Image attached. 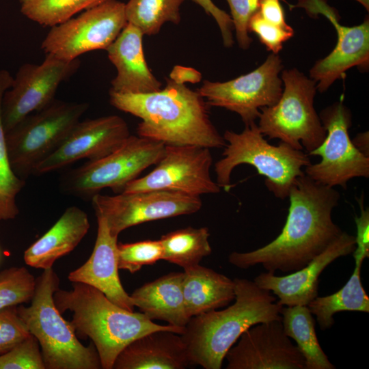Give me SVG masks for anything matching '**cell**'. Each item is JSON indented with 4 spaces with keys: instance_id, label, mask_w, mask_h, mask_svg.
<instances>
[{
    "instance_id": "obj_1",
    "label": "cell",
    "mask_w": 369,
    "mask_h": 369,
    "mask_svg": "<svg viewBox=\"0 0 369 369\" xmlns=\"http://www.w3.org/2000/svg\"><path fill=\"white\" fill-rule=\"evenodd\" d=\"M340 193L305 174L290 188L286 221L281 233L257 249L233 251L229 262L242 269L260 264L268 272L288 273L306 266L343 232L332 219Z\"/></svg>"
},
{
    "instance_id": "obj_2",
    "label": "cell",
    "mask_w": 369,
    "mask_h": 369,
    "mask_svg": "<svg viewBox=\"0 0 369 369\" xmlns=\"http://www.w3.org/2000/svg\"><path fill=\"white\" fill-rule=\"evenodd\" d=\"M163 89L142 93L109 91L116 109L138 117V136L165 146H197L221 148L226 143L212 123L208 105L198 91L166 80Z\"/></svg>"
},
{
    "instance_id": "obj_3",
    "label": "cell",
    "mask_w": 369,
    "mask_h": 369,
    "mask_svg": "<svg viewBox=\"0 0 369 369\" xmlns=\"http://www.w3.org/2000/svg\"><path fill=\"white\" fill-rule=\"evenodd\" d=\"M234 303L190 318L181 335L192 365L220 369L228 351L253 325L282 320V305L254 281L234 278Z\"/></svg>"
},
{
    "instance_id": "obj_4",
    "label": "cell",
    "mask_w": 369,
    "mask_h": 369,
    "mask_svg": "<svg viewBox=\"0 0 369 369\" xmlns=\"http://www.w3.org/2000/svg\"><path fill=\"white\" fill-rule=\"evenodd\" d=\"M53 299L61 314L66 311L72 314L70 322L76 334L91 339L103 369H113L121 351L145 334L159 330L182 334L184 329L156 324L142 312L124 309L101 291L81 282H72L70 290L59 288Z\"/></svg>"
},
{
    "instance_id": "obj_5",
    "label": "cell",
    "mask_w": 369,
    "mask_h": 369,
    "mask_svg": "<svg viewBox=\"0 0 369 369\" xmlns=\"http://www.w3.org/2000/svg\"><path fill=\"white\" fill-rule=\"evenodd\" d=\"M59 288L57 273L53 268L44 269L36 278L30 305H17L18 316L38 341L45 369L102 368L94 344L81 343L70 322L56 308L53 295Z\"/></svg>"
},
{
    "instance_id": "obj_6",
    "label": "cell",
    "mask_w": 369,
    "mask_h": 369,
    "mask_svg": "<svg viewBox=\"0 0 369 369\" xmlns=\"http://www.w3.org/2000/svg\"><path fill=\"white\" fill-rule=\"evenodd\" d=\"M223 137L226 144L223 157L215 164V172L216 182L227 191L234 169L248 164L264 176L267 189L284 200L295 180L305 174L302 169L311 164L308 154L301 150L281 141L277 146L270 144L255 122L245 125L240 133L227 130Z\"/></svg>"
},
{
    "instance_id": "obj_7",
    "label": "cell",
    "mask_w": 369,
    "mask_h": 369,
    "mask_svg": "<svg viewBox=\"0 0 369 369\" xmlns=\"http://www.w3.org/2000/svg\"><path fill=\"white\" fill-rule=\"evenodd\" d=\"M284 89L273 105L260 109L258 126L269 139H278L309 154L318 148L326 130L314 107L316 83L297 68L282 73Z\"/></svg>"
},
{
    "instance_id": "obj_8",
    "label": "cell",
    "mask_w": 369,
    "mask_h": 369,
    "mask_svg": "<svg viewBox=\"0 0 369 369\" xmlns=\"http://www.w3.org/2000/svg\"><path fill=\"white\" fill-rule=\"evenodd\" d=\"M88 108L85 102L54 100L5 133L7 152L14 173L25 180L55 152Z\"/></svg>"
},
{
    "instance_id": "obj_9",
    "label": "cell",
    "mask_w": 369,
    "mask_h": 369,
    "mask_svg": "<svg viewBox=\"0 0 369 369\" xmlns=\"http://www.w3.org/2000/svg\"><path fill=\"white\" fill-rule=\"evenodd\" d=\"M165 145L131 135L109 154L70 170L61 179L63 191L79 197L93 196L110 188L120 193L127 184L163 157Z\"/></svg>"
},
{
    "instance_id": "obj_10",
    "label": "cell",
    "mask_w": 369,
    "mask_h": 369,
    "mask_svg": "<svg viewBox=\"0 0 369 369\" xmlns=\"http://www.w3.org/2000/svg\"><path fill=\"white\" fill-rule=\"evenodd\" d=\"M343 101L342 96L321 111L319 117L326 136L318 148L308 154L320 156L321 160L305 167L304 173L320 184L346 189L350 180L369 177V157L359 152L350 139L351 113Z\"/></svg>"
},
{
    "instance_id": "obj_11",
    "label": "cell",
    "mask_w": 369,
    "mask_h": 369,
    "mask_svg": "<svg viewBox=\"0 0 369 369\" xmlns=\"http://www.w3.org/2000/svg\"><path fill=\"white\" fill-rule=\"evenodd\" d=\"M126 24L125 3L106 0L51 27L41 49L46 54L73 61L92 51L107 50Z\"/></svg>"
},
{
    "instance_id": "obj_12",
    "label": "cell",
    "mask_w": 369,
    "mask_h": 369,
    "mask_svg": "<svg viewBox=\"0 0 369 369\" xmlns=\"http://www.w3.org/2000/svg\"><path fill=\"white\" fill-rule=\"evenodd\" d=\"M96 216L103 217L111 234L145 222L189 215L202 206L200 196L176 191L154 190L122 192L116 195L96 193L92 197Z\"/></svg>"
},
{
    "instance_id": "obj_13",
    "label": "cell",
    "mask_w": 369,
    "mask_h": 369,
    "mask_svg": "<svg viewBox=\"0 0 369 369\" xmlns=\"http://www.w3.org/2000/svg\"><path fill=\"white\" fill-rule=\"evenodd\" d=\"M282 68L278 54L271 53L253 71L225 82L206 80L197 91L208 106L234 112L247 125L258 119L261 108L273 105L280 98Z\"/></svg>"
},
{
    "instance_id": "obj_14",
    "label": "cell",
    "mask_w": 369,
    "mask_h": 369,
    "mask_svg": "<svg viewBox=\"0 0 369 369\" xmlns=\"http://www.w3.org/2000/svg\"><path fill=\"white\" fill-rule=\"evenodd\" d=\"M79 66V59L68 62L51 54H46L40 64H23L2 98L5 133L29 115L51 103L59 85L73 75Z\"/></svg>"
},
{
    "instance_id": "obj_15",
    "label": "cell",
    "mask_w": 369,
    "mask_h": 369,
    "mask_svg": "<svg viewBox=\"0 0 369 369\" xmlns=\"http://www.w3.org/2000/svg\"><path fill=\"white\" fill-rule=\"evenodd\" d=\"M210 148L197 146H165L156 167L126 184L122 192L162 190L200 196L220 192L211 176Z\"/></svg>"
},
{
    "instance_id": "obj_16",
    "label": "cell",
    "mask_w": 369,
    "mask_h": 369,
    "mask_svg": "<svg viewBox=\"0 0 369 369\" xmlns=\"http://www.w3.org/2000/svg\"><path fill=\"white\" fill-rule=\"evenodd\" d=\"M291 8H301L311 17L321 14L335 27L337 42L332 51L317 61L310 70V78L316 83V90L320 93L327 91L338 79L344 78L346 72L357 66L366 70L369 65V19L353 27L340 23L337 11L327 0H298Z\"/></svg>"
},
{
    "instance_id": "obj_17",
    "label": "cell",
    "mask_w": 369,
    "mask_h": 369,
    "mask_svg": "<svg viewBox=\"0 0 369 369\" xmlns=\"http://www.w3.org/2000/svg\"><path fill=\"white\" fill-rule=\"evenodd\" d=\"M226 353L227 369H305L299 348L285 333L282 320L253 325Z\"/></svg>"
},
{
    "instance_id": "obj_18",
    "label": "cell",
    "mask_w": 369,
    "mask_h": 369,
    "mask_svg": "<svg viewBox=\"0 0 369 369\" xmlns=\"http://www.w3.org/2000/svg\"><path fill=\"white\" fill-rule=\"evenodd\" d=\"M130 135L126 122L118 115L79 121L57 149L37 166L33 175L55 171L81 159H100L120 147Z\"/></svg>"
},
{
    "instance_id": "obj_19",
    "label": "cell",
    "mask_w": 369,
    "mask_h": 369,
    "mask_svg": "<svg viewBox=\"0 0 369 369\" xmlns=\"http://www.w3.org/2000/svg\"><path fill=\"white\" fill-rule=\"evenodd\" d=\"M355 247V236L342 232L325 250L301 269L284 276L268 271L261 273L254 282L276 296L277 303L282 306L308 305L318 296L321 273L338 258L352 254Z\"/></svg>"
},
{
    "instance_id": "obj_20",
    "label": "cell",
    "mask_w": 369,
    "mask_h": 369,
    "mask_svg": "<svg viewBox=\"0 0 369 369\" xmlns=\"http://www.w3.org/2000/svg\"><path fill=\"white\" fill-rule=\"evenodd\" d=\"M97 236L92 253L80 267L69 273L72 282L88 284L101 291L111 301L128 311L134 305L123 288L118 273V237L111 234L105 219L97 216Z\"/></svg>"
},
{
    "instance_id": "obj_21",
    "label": "cell",
    "mask_w": 369,
    "mask_h": 369,
    "mask_svg": "<svg viewBox=\"0 0 369 369\" xmlns=\"http://www.w3.org/2000/svg\"><path fill=\"white\" fill-rule=\"evenodd\" d=\"M143 33L127 23L107 49L108 57L117 70L110 91L142 94L158 91L161 83L150 71L143 49Z\"/></svg>"
},
{
    "instance_id": "obj_22",
    "label": "cell",
    "mask_w": 369,
    "mask_h": 369,
    "mask_svg": "<svg viewBox=\"0 0 369 369\" xmlns=\"http://www.w3.org/2000/svg\"><path fill=\"white\" fill-rule=\"evenodd\" d=\"M191 365L181 335L159 330L125 346L117 356L113 369H184Z\"/></svg>"
},
{
    "instance_id": "obj_23",
    "label": "cell",
    "mask_w": 369,
    "mask_h": 369,
    "mask_svg": "<svg viewBox=\"0 0 369 369\" xmlns=\"http://www.w3.org/2000/svg\"><path fill=\"white\" fill-rule=\"evenodd\" d=\"M90 227L85 211L75 206L67 208L55 223L25 251L24 261L36 269L52 268L57 260L74 250Z\"/></svg>"
},
{
    "instance_id": "obj_24",
    "label": "cell",
    "mask_w": 369,
    "mask_h": 369,
    "mask_svg": "<svg viewBox=\"0 0 369 369\" xmlns=\"http://www.w3.org/2000/svg\"><path fill=\"white\" fill-rule=\"evenodd\" d=\"M183 272H172L146 283L130 295L134 306L149 319L184 328L190 317L182 292Z\"/></svg>"
},
{
    "instance_id": "obj_25",
    "label": "cell",
    "mask_w": 369,
    "mask_h": 369,
    "mask_svg": "<svg viewBox=\"0 0 369 369\" xmlns=\"http://www.w3.org/2000/svg\"><path fill=\"white\" fill-rule=\"evenodd\" d=\"M182 286L190 318L226 307L235 299L233 279L200 264L184 269Z\"/></svg>"
},
{
    "instance_id": "obj_26",
    "label": "cell",
    "mask_w": 369,
    "mask_h": 369,
    "mask_svg": "<svg viewBox=\"0 0 369 369\" xmlns=\"http://www.w3.org/2000/svg\"><path fill=\"white\" fill-rule=\"evenodd\" d=\"M282 323L285 333L293 339L305 364V369H335L320 347L315 319L308 305L283 306Z\"/></svg>"
},
{
    "instance_id": "obj_27",
    "label": "cell",
    "mask_w": 369,
    "mask_h": 369,
    "mask_svg": "<svg viewBox=\"0 0 369 369\" xmlns=\"http://www.w3.org/2000/svg\"><path fill=\"white\" fill-rule=\"evenodd\" d=\"M361 266L355 264L351 276L338 291L327 296H317L308 305L321 330L333 326L335 323L333 316L336 313L345 311L369 312V297L361 280Z\"/></svg>"
},
{
    "instance_id": "obj_28",
    "label": "cell",
    "mask_w": 369,
    "mask_h": 369,
    "mask_svg": "<svg viewBox=\"0 0 369 369\" xmlns=\"http://www.w3.org/2000/svg\"><path fill=\"white\" fill-rule=\"evenodd\" d=\"M208 228L191 226L168 232L161 236L163 259L184 269L200 264L212 253Z\"/></svg>"
},
{
    "instance_id": "obj_29",
    "label": "cell",
    "mask_w": 369,
    "mask_h": 369,
    "mask_svg": "<svg viewBox=\"0 0 369 369\" xmlns=\"http://www.w3.org/2000/svg\"><path fill=\"white\" fill-rule=\"evenodd\" d=\"M13 77L0 70V221L14 219L19 214L16 197L25 184L13 171L10 163L1 120V102L4 93L12 85Z\"/></svg>"
},
{
    "instance_id": "obj_30",
    "label": "cell",
    "mask_w": 369,
    "mask_h": 369,
    "mask_svg": "<svg viewBox=\"0 0 369 369\" xmlns=\"http://www.w3.org/2000/svg\"><path fill=\"white\" fill-rule=\"evenodd\" d=\"M184 0H128L125 3L127 23L144 35L156 34L166 22L178 24L180 8Z\"/></svg>"
},
{
    "instance_id": "obj_31",
    "label": "cell",
    "mask_w": 369,
    "mask_h": 369,
    "mask_svg": "<svg viewBox=\"0 0 369 369\" xmlns=\"http://www.w3.org/2000/svg\"><path fill=\"white\" fill-rule=\"evenodd\" d=\"M106 0H19L20 12L40 25L55 27Z\"/></svg>"
},
{
    "instance_id": "obj_32",
    "label": "cell",
    "mask_w": 369,
    "mask_h": 369,
    "mask_svg": "<svg viewBox=\"0 0 369 369\" xmlns=\"http://www.w3.org/2000/svg\"><path fill=\"white\" fill-rule=\"evenodd\" d=\"M36 278L24 266H12L0 271V310L30 301Z\"/></svg>"
},
{
    "instance_id": "obj_33",
    "label": "cell",
    "mask_w": 369,
    "mask_h": 369,
    "mask_svg": "<svg viewBox=\"0 0 369 369\" xmlns=\"http://www.w3.org/2000/svg\"><path fill=\"white\" fill-rule=\"evenodd\" d=\"M163 249L159 240H145L131 243H118L117 256L119 269L131 273L143 266L152 265L163 259Z\"/></svg>"
},
{
    "instance_id": "obj_34",
    "label": "cell",
    "mask_w": 369,
    "mask_h": 369,
    "mask_svg": "<svg viewBox=\"0 0 369 369\" xmlns=\"http://www.w3.org/2000/svg\"><path fill=\"white\" fill-rule=\"evenodd\" d=\"M0 369H45L38 340L31 334L0 355Z\"/></svg>"
},
{
    "instance_id": "obj_35",
    "label": "cell",
    "mask_w": 369,
    "mask_h": 369,
    "mask_svg": "<svg viewBox=\"0 0 369 369\" xmlns=\"http://www.w3.org/2000/svg\"><path fill=\"white\" fill-rule=\"evenodd\" d=\"M30 335L18 314L17 305L0 310V355L13 348Z\"/></svg>"
},
{
    "instance_id": "obj_36",
    "label": "cell",
    "mask_w": 369,
    "mask_h": 369,
    "mask_svg": "<svg viewBox=\"0 0 369 369\" xmlns=\"http://www.w3.org/2000/svg\"><path fill=\"white\" fill-rule=\"evenodd\" d=\"M248 31L256 33L260 42L273 54H278L283 44L294 35L293 29L282 27L264 20L258 11L249 19Z\"/></svg>"
},
{
    "instance_id": "obj_37",
    "label": "cell",
    "mask_w": 369,
    "mask_h": 369,
    "mask_svg": "<svg viewBox=\"0 0 369 369\" xmlns=\"http://www.w3.org/2000/svg\"><path fill=\"white\" fill-rule=\"evenodd\" d=\"M231 12V18L239 47L247 49L252 39L248 33L250 18L258 10L260 0H226Z\"/></svg>"
},
{
    "instance_id": "obj_38",
    "label": "cell",
    "mask_w": 369,
    "mask_h": 369,
    "mask_svg": "<svg viewBox=\"0 0 369 369\" xmlns=\"http://www.w3.org/2000/svg\"><path fill=\"white\" fill-rule=\"evenodd\" d=\"M357 202L360 208V215H355L356 225L355 249L353 252L355 264L362 265L364 260L369 257V210L364 208V196Z\"/></svg>"
},
{
    "instance_id": "obj_39",
    "label": "cell",
    "mask_w": 369,
    "mask_h": 369,
    "mask_svg": "<svg viewBox=\"0 0 369 369\" xmlns=\"http://www.w3.org/2000/svg\"><path fill=\"white\" fill-rule=\"evenodd\" d=\"M200 5L208 15L214 18L217 22L226 47H231L234 40L232 36V21L231 16L225 11L218 8L212 0H192Z\"/></svg>"
},
{
    "instance_id": "obj_40",
    "label": "cell",
    "mask_w": 369,
    "mask_h": 369,
    "mask_svg": "<svg viewBox=\"0 0 369 369\" xmlns=\"http://www.w3.org/2000/svg\"><path fill=\"white\" fill-rule=\"evenodd\" d=\"M284 0H260L258 12L266 21L275 25L288 28L285 13L281 4Z\"/></svg>"
},
{
    "instance_id": "obj_41",
    "label": "cell",
    "mask_w": 369,
    "mask_h": 369,
    "mask_svg": "<svg viewBox=\"0 0 369 369\" xmlns=\"http://www.w3.org/2000/svg\"><path fill=\"white\" fill-rule=\"evenodd\" d=\"M169 79L177 83L184 85L187 82L195 83L200 81L202 74L193 68L176 66L169 74Z\"/></svg>"
},
{
    "instance_id": "obj_42",
    "label": "cell",
    "mask_w": 369,
    "mask_h": 369,
    "mask_svg": "<svg viewBox=\"0 0 369 369\" xmlns=\"http://www.w3.org/2000/svg\"><path fill=\"white\" fill-rule=\"evenodd\" d=\"M352 142L359 152L369 157L368 131L357 134Z\"/></svg>"
},
{
    "instance_id": "obj_43",
    "label": "cell",
    "mask_w": 369,
    "mask_h": 369,
    "mask_svg": "<svg viewBox=\"0 0 369 369\" xmlns=\"http://www.w3.org/2000/svg\"><path fill=\"white\" fill-rule=\"evenodd\" d=\"M364 6V8L368 11L369 10V0H355Z\"/></svg>"
}]
</instances>
